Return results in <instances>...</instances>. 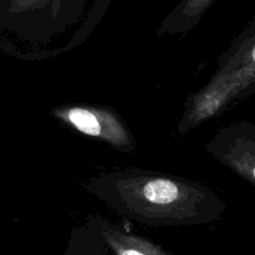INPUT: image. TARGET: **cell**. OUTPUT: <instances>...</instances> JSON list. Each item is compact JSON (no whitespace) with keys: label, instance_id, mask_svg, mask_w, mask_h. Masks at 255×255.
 Here are the masks:
<instances>
[{"label":"cell","instance_id":"1","mask_svg":"<svg viewBox=\"0 0 255 255\" xmlns=\"http://www.w3.org/2000/svg\"><path fill=\"white\" fill-rule=\"evenodd\" d=\"M96 231L114 255H173L163 251L152 242L112 228L109 224H100Z\"/></svg>","mask_w":255,"mask_h":255},{"label":"cell","instance_id":"2","mask_svg":"<svg viewBox=\"0 0 255 255\" xmlns=\"http://www.w3.org/2000/svg\"><path fill=\"white\" fill-rule=\"evenodd\" d=\"M97 232V231H96ZM64 255H114L101 234L75 233Z\"/></svg>","mask_w":255,"mask_h":255},{"label":"cell","instance_id":"3","mask_svg":"<svg viewBox=\"0 0 255 255\" xmlns=\"http://www.w3.org/2000/svg\"><path fill=\"white\" fill-rule=\"evenodd\" d=\"M143 196L149 203L167 206L179 197V188L168 179H153L143 187Z\"/></svg>","mask_w":255,"mask_h":255},{"label":"cell","instance_id":"4","mask_svg":"<svg viewBox=\"0 0 255 255\" xmlns=\"http://www.w3.org/2000/svg\"><path fill=\"white\" fill-rule=\"evenodd\" d=\"M69 121L79 131L89 136H100L101 134V124L95 114L85 109H72L67 112Z\"/></svg>","mask_w":255,"mask_h":255},{"label":"cell","instance_id":"5","mask_svg":"<svg viewBox=\"0 0 255 255\" xmlns=\"http://www.w3.org/2000/svg\"><path fill=\"white\" fill-rule=\"evenodd\" d=\"M237 164L246 176H249L255 182V138L242 143Z\"/></svg>","mask_w":255,"mask_h":255}]
</instances>
